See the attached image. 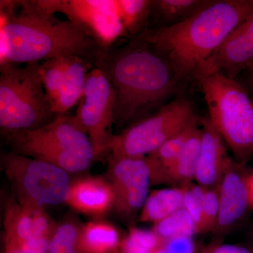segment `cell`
<instances>
[{
	"label": "cell",
	"instance_id": "6da1fadb",
	"mask_svg": "<svg viewBox=\"0 0 253 253\" xmlns=\"http://www.w3.org/2000/svg\"><path fill=\"white\" fill-rule=\"evenodd\" d=\"M106 51L75 23L59 19L38 1L0 3V66L69 56L96 66Z\"/></svg>",
	"mask_w": 253,
	"mask_h": 253
},
{
	"label": "cell",
	"instance_id": "7a4b0ae2",
	"mask_svg": "<svg viewBox=\"0 0 253 253\" xmlns=\"http://www.w3.org/2000/svg\"><path fill=\"white\" fill-rule=\"evenodd\" d=\"M96 66L112 86L114 125L123 129L161 109L179 84L168 60L136 38L108 50Z\"/></svg>",
	"mask_w": 253,
	"mask_h": 253
},
{
	"label": "cell",
	"instance_id": "3957f363",
	"mask_svg": "<svg viewBox=\"0 0 253 253\" xmlns=\"http://www.w3.org/2000/svg\"><path fill=\"white\" fill-rule=\"evenodd\" d=\"M253 10V0H214L199 14L169 27L146 28L134 37L168 60L176 81L193 77Z\"/></svg>",
	"mask_w": 253,
	"mask_h": 253
},
{
	"label": "cell",
	"instance_id": "277c9868",
	"mask_svg": "<svg viewBox=\"0 0 253 253\" xmlns=\"http://www.w3.org/2000/svg\"><path fill=\"white\" fill-rule=\"evenodd\" d=\"M209 117L237 162L253 158V98L237 80L219 73L198 75Z\"/></svg>",
	"mask_w": 253,
	"mask_h": 253
},
{
	"label": "cell",
	"instance_id": "5b68a950",
	"mask_svg": "<svg viewBox=\"0 0 253 253\" xmlns=\"http://www.w3.org/2000/svg\"><path fill=\"white\" fill-rule=\"evenodd\" d=\"M0 66V126L9 136L52 122V111L41 74V63Z\"/></svg>",
	"mask_w": 253,
	"mask_h": 253
},
{
	"label": "cell",
	"instance_id": "8992f818",
	"mask_svg": "<svg viewBox=\"0 0 253 253\" xmlns=\"http://www.w3.org/2000/svg\"><path fill=\"white\" fill-rule=\"evenodd\" d=\"M7 139L14 153L68 172L85 170L96 158L90 139L76 116L59 115L42 127L16 133Z\"/></svg>",
	"mask_w": 253,
	"mask_h": 253
},
{
	"label": "cell",
	"instance_id": "52a82bcc",
	"mask_svg": "<svg viewBox=\"0 0 253 253\" xmlns=\"http://www.w3.org/2000/svg\"><path fill=\"white\" fill-rule=\"evenodd\" d=\"M201 119L192 102L178 96L154 114L114 134L109 151L112 156L145 157Z\"/></svg>",
	"mask_w": 253,
	"mask_h": 253
},
{
	"label": "cell",
	"instance_id": "ba28073f",
	"mask_svg": "<svg viewBox=\"0 0 253 253\" xmlns=\"http://www.w3.org/2000/svg\"><path fill=\"white\" fill-rule=\"evenodd\" d=\"M3 161L21 201L41 207L66 202L71 183L64 169L14 152L5 155Z\"/></svg>",
	"mask_w": 253,
	"mask_h": 253
},
{
	"label": "cell",
	"instance_id": "9c48e42d",
	"mask_svg": "<svg viewBox=\"0 0 253 253\" xmlns=\"http://www.w3.org/2000/svg\"><path fill=\"white\" fill-rule=\"evenodd\" d=\"M114 91L102 68L89 70L84 92L75 116L86 131L96 158L109 151L114 125Z\"/></svg>",
	"mask_w": 253,
	"mask_h": 253
},
{
	"label": "cell",
	"instance_id": "30bf717a",
	"mask_svg": "<svg viewBox=\"0 0 253 253\" xmlns=\"http://www.w3.org/2000/svg\"><path fill=\"white\" fill-rule=\"evenodd\" d=\"M51 14L61 13L106 51L125 36L116 0H40Z\"/></svg>",
	"mask_w": 253,
	"mask_h": 253
},
{
	"label": "cell",
	"instance_id": "8fae6325",
	"mask_svg": "<svg viewBox=\"0 0 253 253\" xmlns=\"http://www.w3.org/2000/svg\"><path fill=\"white\" fill-rule=\"evenodd\" d=\"M109 178L114 191L116 211L125 217H132L141 211L151 184L146 156H111Z\"/></svg>",
	"mask_w": 253,
	"mask_h": 253
},
{
	"label": "cell",
	"instance_id": "7c38bea8",
	"mask_svg": "<svg viewBox=\"0 0 253 253\" xmlns=\"http://www.w3.org/2000/svg\"><path fill=\"white\" fill-rule=\"evenodd\" d=\"M253 63V10L220 46L200 65L198 75L219 73L236 80Z\"/></svg>",
	"mask_w": 253,
	"mask_h": 253
},
{
	"label": "cell",
	"instance_id": "4fadbf2b",
	"mask_svg": "<svg viewBox=\"0 0 253 253\" xmlns=\"http://www.w3.org/2000/svg\"><path fill=\"white\" fill-rule=\"evenodd\" d=\"M244 165L231 161L218 186L219 211L214 234L224 235L231 231L244 219L251 207Z\"/></svg>",
	"mask_w": 253,
	"mask_h": 253
},
{
	"label": "cell",
	"instance_id": "5bb4252c",
	"mask_svg": "<svg viewBox=\"0 0 253 253\" xmlns=\"http://www.w3.org/2000/svg\"><path fill=\"white\" fill-rule=\"evenodd\" d=\"M202 141L195 180L206 189L217 188L232 160L226 145L208 116L201 118Z\"/></svg>",
	"mask_w": 253,
	"mask_h": 253
},
{
	"label": "cell",
	"instance_id": "9a60e30c",
	"mask_svg": "<svg viewBox=\"0 0 253 253\" xmlns=\"http://www.w3.org/2000/svg\"><path fill=\"white\" fill-rule=\"evenodd\" d=\"M4 224L5 240L10 241L51 237L56 228L41 206L23 201L8 206Z\"/></svg>",
	"mask_w": 253,
	"mask_h": 253
},
{
	"label": "cell",
	"instance_id": "2e32d148",
	"mask_svg": "<svg viewBox=\"0 0 253 253\" xmlns=\"http://www.w3.org/2000/svg\"><path fill=\"white\" fill-rule=\"evenodd\" d=\"M66 203L83 214L104 215L114 208V191L109 180L86 176L71 183Z\"/></svg>",
	"mask_w": 253,
	"mask_h": 253
},
{
	"label": "cell",
	"instance_id": "e0dca14e",
	"mask_svg": "<svg viewBox=\"0 0 253 253\" xmlns=\"http://www.w3.org/2000/svg\"><path fill=\"white\" fill-rule=\"evenodd\" d=\"M91 63L78 56H73L68 63L66 74L60 87L57 99L52 106L55 114H66L79 104L89 73Z\"/></svg>",
	"mask_w": 253,
	"mask_h": 253
},
{
	"label": "cell",
	"instance_id": "ac0fdd59",
	"mask_svg": "<svg viewBox=\"0 0 253 253\" xmlns=\"http://www.w3.org/2000/svg\"><path fill=\"white\" fill-rule=\"evenodd\" d=\"M200 122L181 131L152 154L146 156L151 174V184H167L168 176L182 152L191 131Z\"/></svg>",
	"mask_w": 253,
	"mask_h": 253
},
{
	"label": "cell",
	"instance_id": "d6986e66",
	"mask_svg": "<svg viewBox=\"0 0 253 253\" xmlns=\"http://www.w3.org/2000/svg\"><path fill=\"white\" fill-rule=\"evenodd\" d=\"M214 0H152L151 17L156 28L169 27L187 21L206 9Z\"/></svg>",
	"mask_w": 253,
	"mask_h": 253
},
{
	"label": "cell",
	"instance_id": "ffe728a7",
	"mask_svg": "<svg viewBox=\"0 0 253 253\" xmlns=\"http://www.w3.org/2000/svg\"><path fill=\"white\" fill-rule=\"evenodd\" d=\"M121 242L117 228L106 221H91L80 229L81 253H115Z\"/></svg>",
	"mask_w": 253,
	"mask_h": 253
},
{
	"label": "cell",
	"instance_id": "44dd1931",
	"mask_svg": "<svg viewBox=\"0 0 253 253\" xmlns=\"http://www.w3.org/2000/svg\"><path fill=\"white\" fill-rule=\"evenodd\" d=\"M201 126L200 122L193 129L182 152L168 176L166 184H169L171 187L184 188L195 180L202 141Z\"/></svg>",
	"mask_w": 253,
	"mask_h": 253
},
{
	"label": "cell",
	"instance_id": "7402d4cb",
	"mask_svg": "<svg viewBox=\"0 0 253 253\" xmlns=\"http://www.w3.org/2000/svg\"><path fill=\"white\" fill-rule=\"evenodd\" d=\"M183 188L171 187L150 193L141 209L139 219L154 224L166 219L183 208Z\"/></svg>",
	"mask_w": 253,
	"mask_h": 253
},
{
	"label": "cell",
	"instance_id": "603a6c76",
	"mask_svg": "<svg viewBox=\"0 0 253 253\" xmlns=\"http://www.w3.org/2000/svg\"><path fill=\"white\" fill-rule=\"evenodd\" d=\"M152 0H116L125 36H139L147 28Z\"/></svg>",
	"mask_w": 253,
	"mask_h": 253
},
{
	"label": "cell",
	"instance_id": "cb8c5ba5",
	"mask_svg": "<svg viewBox=\"0 0 253 253\" xmlns=\"http://www.w3.org/2000/svg\"><path fill=\"white\" fill-rule=\"evenodd\" d=\"M153 231L164 241L180 237H193L198 234L194 219L184 208L154 224Z\"/></svg>",
	"mask_w": 253,
	"mask_h": 253
},
{
	"label": "cell",
	"instance_id": "d4e9b609",
	"mask_svg": "<svg viewBox=\"0 0 253 253\" xmlns=\"http://www.w3.org/2000/svg\"><path fill=\"white\" fill-rule=\"evenodd\" d=\"M71 57L54 58L41 63L43 84L51 108L57 99Z\"/></svg>",
	"mask_w": 253,
	"mask_h": 253
},
{
	"label": "cell",
	"instance_id": "484cf974",
	"mask_svg": "<svg viewBox=\"0 0 253 253\" xmlns=\"http://www.w3.org/2000/svg\"><path fill=\"white\" fill-rule=\"evenodd\" d=\"M166 241L153 230L132 227L121 242L120 252L156 253L164 248Z\"/></svg>",
	"mask_w": 253,
	"mask_h": 253
},
{
	"label": "cell",
	"instance_id": "4316f807",
	"mask_svg": "<svg viewBox=\"0 0 253 253\" xmlns=\"http://www.w3.org/2000/svg\"><path fill=\"white\" fill-rule=\"evenodd\" d=\"M80 229L71 222L56 226L50 241L48 253H81L78 244Z\"/></svg>",
	"mask_w": 253,
	"mask_h": 253
},
{
	"label": "cell",
	"instance_id": "83f0119b",
	"mask_svg": "<svg viewBox=\"0 0 253 253\" xmlns=\"http://www.w3.org/2000/svg\"><path fill=\"white\" fill-rule=\"evenodd\" d=\"M219 189L204 188L201 233L214 232L219 217Z\"/></svg>",
	"mask_w": 253,
	"mask_h": 253
},
{
	"label": "cell",
	"instance_id": "f1b7e54d",
	"mask_svg": "<svg viewBox=\"0 0 253 253\" xmlns=\"http://www.w3.org/2000/svg\"><path fill=\"white\" fill-rule=\"evenodd\" d=\"M183 208L187 211L194 219L198 234H201L202 227V208L204 188L199 184H189L183 188Z\"/></svg>",
	"mask_w": 253,
	"mask_h": 253
},
{
	"label": "cell",
	"instance_id": "f546056e",
	"mask_svg": "<svg viewBox=\"0 0 253 253\" xmlns=\"http://www.w3.org/2000/svg\"><path fill=\"white\" fill-rule=\"evenodd\" d=\"M51 237L52 236L18 241L5 240V244L12 246L18 253H48Z\"/></svg>",
	"mask_w": 253,
	"mask_h": 253
},
{
	"label": "cell",
	"instance_id": "4dcf8cb0",
	"mask_svg": "<svg viewBox=\"0 0 253 253\" xmlns=\"http://www.w3.org/2000/svg\"><path fill=\"white\" fill-rule=\"evenodd\" d=\"M164 249L167 253H194L192 237H180L166 241Z\"/></svg>",
	"mask_w": 253,
	"mask_h": 253
},
{
	"label": "cell",
	"instance_id": "1f68e13d",
	"mask_svg": "<svg viewBox=\"0 0 253 253\" xmlns=\"http://www.w3.org/2000/svg\"><path fill=\"white\" fill-rule=\"evenodd\" d=\"M201 253H253V251L248 246L217 242L205 248Z\"/></svg>",
	"mask_w": 253,
	"mask_h": 253
},
{
	"label": "cell",
	"instance_id": "d6a6232c",
	"mask_svg": "<svg viewBox=\"0 0 253 253\" xmlns=\"http://www.w3.org/2000/svg\"><path fill=\"white\" fill-rule=\"evenodd\" d=\"M240 76H241V81H239V80L237 81L245 86V88L247 89L249 94L253 98V63L247 69L245 70L239 77Z\"/></svg>",
	"mask_w": 253,
	"mask_h": 253
},
{
	"label": "cell",
	"instance_id": "836d02e7",
	"mask_svg": "<svg viewBox=\"0 0 253 253\" xmlns=\"http://www.w3.org/2000/svg\"><path fill=\"white\" fill-rule=\"evenodd\" d=\"M247 183L249 191L250 202H251V206L253 207V172L248 174Z\"/></svg>",
	"mask_w": 253,
	"mask_h": 253
},
{
	"label": "cell",
	"instance_id": "e575fe53",
	"mask_svg": "<svg viewBox=\"0 0 253 253\" xmlns=\"http://www.w3.org/2000/svg\"><path fill=\"white\" fill-rule=\"evenodd\" d=\"M248 244H249L248 247L253 251V224L248 234Z\"/></svg>",
	"mask_w": 253,
	"mask_h": 253
},
{
	"label": "cell",
	"instance_id": "d590c367",
	"mask_svg": "<svg viewBox=\"0 0 253 253\" xmlns=\"http://www.w3.org/2000/svg\"><path fill=\"white\" fill-rule=\"evenodd\" d=\"M5 253H18V252L11 245L5 244Z\"/></svg>",
	"mask_w": 253,
	"mask_h": 253
},
{
	"label": "cell",
	"instance_id": "8d00e7d4",
	"mask_svg": "<svg viewBox=\"0 0 253 253\" xmlns=\"http://www.w3.org/2000/svg\"><path fill=\"white\" fill-rule=\"evenodd\" d=\"M155 253H167L166 252V250H165L164 248H163V249L158 250V251H156Z\"/></svg>",
	"mask_w": 253,
	"mask_h": 253
},
{
	"label": "cell",
	"instance_id": "74e56055",
	"mask_svg": "<svg viewBox=\"0 0 253 253\" xmlns=\"http://www.w3.org/2000/svg\"><path fill=\"white\" fill-rule=\"evenodd\" d=\"M120 253H145V252H120Z\"/></svg>",
	"mask_w": 253,
	"mask_h": 253
}]
</instances>
